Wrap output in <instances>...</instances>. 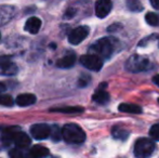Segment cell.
<instances>
[{
  "label": "cell",
  "mask_w": 159,
  "mask_h": 158,
  "mask_svg": "<svg viewBox=\"0 0 159 158\" xmlns=\"http://www.w3.org/2000/svg\"><path fill=\"white\" fill-rule=\"evenodd\" d=\"M14 104L12 97L9 94H0V105L3 106H12Z\"/></svg>",
  "instance_id": "22"
},
{
  "label": "cell",
  "mask_w": 159,
  "mask_h": 158,
  "mask_svg": "<svg viewBox=\"0 0 159 158\" xmlns=\"http://www.w3.org/2000/svg\"><path fill=\"white\" fill-rule=\"evenodd\" d=\"M19 131V128L16 127H11V128H6L2 131V137L1 141L3 142L4 145H9L11 142H13V138H14L15 133Z\"/></svg>",
  "instance_id": "15"
},
{
  "label": "cell",
  "mask_w": 159,
  "mask_h": 158,
  "mask_svg": "<svg viewBox=\"0 0 159 158\" xmlns=\"http://www.w3.org/2000/svg\"><path fill=\"white\" fill-rule=\"evenodd\" d=\"M122 26H121V24H118V23H115V24H113V25H111L108 28H107V30L108 32H111V33H113V32H116V30H118L119 28H121Z\"/></svg>",
  "instance_id": "26"
},
{
  "label": "cell",
  "mask_w": 159,
  "mask_h": 158,
  "mask_svg": "<svg viewBox=\"0 0 159 158\" xmlns=\"http://www.w3.org/2000/svg\"><path fill=\"white\" fill-rule=\"evenodd\" d=\"M114 41L115 40L108 38V37L101 38L93 46H91V51H93V54L98 55V57H103V59L107 60L111 56L114 52V48H115Z\"/></svg>",
  "instance_id": "2"
},
{
  "label": "cell",
  "mask_w": 159,
  "mask_h": 158,
  "mask_svg": "<svg viewBox=\"0 0 159 158\" xmlns=\"http://www.w3.org/2000/svg\"><path fill=\"white\" fill-rule=\"evenodd\" d=\"M41 27V21L36 16H32L27 20L25 24V30L30 34H37Z\"/></svg>",
  "instance_id": "13"
},
{
  "label": "cell",
  "mask_w": 159,
  "mask_h": 158,
  "mask_svg": "<svg viewBox=\"0 0 159 158\" xmlns=\"http://www.w3.org/2000/svg\"><path fill=\"white\" fill-rule=\"evenodd\" d=\"M89 32H90V29H89L88 26L84 25V26H79V27H76L68 35V41L71 44H79L80 42H82L88 37Z\"/></svg>",
  "instance_id": "6"
},
{
  "label": "cell",
  "mask_w": 159,
  "mask_h": 158,
  "mask_svg": "<svg viewBox=\"0 0 159 158\" xmlns=\"http://www.w3.org/2000/svg\"><path fill=\"white\" fill-rule=\"evenodd\" d=\"M126 68L131 73L146 72L152 68V63L147 57L142 55H131L126 62Z\"/></svg>",
  "instance_id": "3"
},
{
  "label": "cell",
  "mask_w": 159,
  "mask_h": 158,
  "mask_svg": "<svg viewBox=\"0 0 159 158\" xmlns=\"http://www.w3.org/2000/svg\"><path fill=\"white\" fill-rule=\"evenodd\" d=\"M36 100L37 97H35L32 93H23V94L17 95L16 97V104L22 107H25V106H30L36 103Z\"/></svg>",
  "instance_id": "10"
},
{
  "label": "cell",
  "mask_w": 159,
  "mask_h": 158,
  "mask_svg": "<svg viewBox=\"0 0 159 158\" xmlns=\"http://www.w3.org/2000/svg\"><path fill=\"white\" fill-rule=\"evenodd\" d=\"M126 4L131 12H141L144 9L140 0H126Z\"/></svg>",
  "instance_id": "20"
},
{
  "label": "cell",
  "mask_w": 159,
  "mask_h": 158,
  "mask_svg": "<svg viewBox=\"0 0 159 158\" xmlns=\"http://www.w3.org/2000/svg\"><path fill=\"white\" fill-rule=\"evenodd\" d=\"M80 63L88 68L89 70H93V72H98L102 68L103 62L101 57H98L95 54H84L80 57Z\"/></svg>",
  "instance_id": "5"
},
{
  "label": "cell",
  "mask_w": 159,
  "mask_h": 158,
  "mask_svg": "<svg viewBox=\"0 0 159 158\" xmlns=\"http://www.w3.org/2000/svg\"><path fill=\"white\" fill-rule=\"evenodd\" d=\"M75 13H76V11L74 10V9H69L66 14H65V17H73L74 15H75Z\"/></svg>",
  "instance_id": "28"
},
{
  "label": "cell",
  "mask_w": 159,
  "mask_h": 158,
  "mask_svg": "<svg viewBox=\"0 0 159 158\" xmlns=\"http://www.w3.org/2000/svg\"><path fill=\"white\" fill-rule=\"evenodd\" d=\"M149 2H151L153 8H155L156 10H159V0H149Z\"/></svg>",
  "instance_id": "27"
},
{
  "label": "cell",
  "mask_w": 159,
  "mask_h": 158,
  "mask_svg": "<svg viewBox=\"0 0 159 158\" xmlns=\"http://www.w3.org/2000/svg\"><path fill=\"white\" fill-rule=\"evenodd\" d=\"M111 134H113V137L115 138V139L117 140H121V141H125L126 139H128V137H129V132L126 130V129L121 128V127H114L113 129H111Z\"/></svg>",
  "instance_id": "19"
},
{
  "label": "cell",
  "mask_w": 159,
  "mask_h": 158,
  "mask_svg": "<svg viewBox=\"0 0 159 158\" xmlns=\"http://www.w3.org/2000/svg\"><path fill=\"white\" fill-rule=\"evenodd\" d=\"M75 62H76V55L75 53L71 52L66 54L62 59L57 60V66L60 68H70L75 65Z\"/></svg>",
  "instance_id": "12"
},
{
  "label": "cell",
  "mask_w": 159,
  "mask_h": 158,
  "mask_svg": "<svg viewBox=\"0 0 159 158\" xmlns=\"http://www.w3.org/2000/svg\"><path fill=\"white\" fill-rule=\"evenodd\" d=\"M113 8V2L111 0H98L95 2V14L100 19H104L109 14Z\"/></svg>",
  "instance_id": "9"
},
{
  "label": "cell",
  "mask_w": 159,
  "mask_h": 158,
  "mask_svg": "<svg viewBox=\"0 0 159 158\" xmlns=\"http://www.w3.org/2000/svg\"><path fill=\"white\" fill-rule=\"evenodd\" d=\"M50 112L53 113H63V114H79L84 112V108L79 106H66V107H59V108H52Z\"/></svg>",
  "instance_id": "18"
},
{
  "label": "cell",
  "mask_w": 159,
  "mask_h": 158,
  "mask_svg": "<svg viewBox=\"0 0 159 158\" xmlns=\"http://www.w3.org/2000/svg\"><path fill=\"white\" fill-rule=\"evenodd\" d=\"M153 82L156 84V86H158V87H159V74L153 77Z\"/></svg>",
  "instance_id": "29"
},
{
  "label": "cell",
  "mask_w": 159,
  "mask_h": 158,
  "mask_svg": "<svg viewBox=\"0 0 159 158\" xmlns=\"http://www.w3.org/2000/svg\"><path fill=\"white\" fill-rule=\"evenodd\" d=\"M10 158H24V155L22 153V151H20V148H13L9 153Z\"/></svg>",
  "instance_id": "24"
},
{
  "label": "cell",
  "mask_w": 159,
  "mask_h": 158,
  "mask_svg": "<svg viewBox=\"0 0 159 158\" xmlns=\"http://www.w3.org/2000/svg\"><path fill=\"white\" fill-rule=\"evenodd\" d=\"M89 80H90V77H89V76H82L81 78L79 79L78 84H79L80 87H86L87 84H89Z\"/></svg>",
  "instance_id": "25"
},
{
  "label": "cell",
  "mask_w": 159,
  "mask_h": 158,
  "mask_svg": "<svg viewBox=\"0 0 159 158\" xmlns=\"http://www.w3.org/2000/svg\"><path fill=\"white\" fill-rule=\"evenodd\" d=\"M49 155V150L41 145H36L30 148L27 158H44Z\"/></svg>",
  "instance_id": "14"
},
{
  "label": "cell",
  "mask_w": 159,
  "mask_h": 158,
  "mask_svg": "<svg viewBox=\"0 0 159 158\" xmlns=\"http://www.w3.org/2000/svg\"><path fill=\"white\" fill-rule=\"evenodd\" d=\"M118 110L122 113H129V114H141L142 113V108L139 105L135 104H130V103H122L118 106Z\"/></svg>",
  "instance_id": "16"
},
{
  "label": "cell",
  "mask_w": 159,
  "mask_h": 158,
  "mask_svg": "<svg viewBox=\"0 0 159 158\" xmlns=\"http://www.w3.org/2000/svg\"><path fill=\"white\" fill-rule=\"evenodd\" d=\"M62 138L69 144H81L86 140L84 131L76 124H67L61 131Z\"/></svg>",
  "instance_id": "1"
},
{
  "label": "cell",
  "mask_w": 159,
  "mask_h": 158,
  "mask_svg": "<svg viewBox=\"0 0 159 158\" xmlns=\"http://www.w3.org/2000/svg\"><path fill=\"white\" fill-rule=\"evenodd\" d=\"M149 135H151L153 141H159V124H154L149 129Z\"/></svg>",
  "instance_id": "23"
},
{
  "label": "cell",
  "mask_w": 159,
  "mask_h": 158,
  "mask_svg": "<svg viewBox=\"0 0 159 158\" xmlns=\"http://www.w3.org/2000/svg\"><path fill=\"white\" fill-rule=\"evenodd\" d=\"M13 142L19 148H26L30 144V139L26 133L17 131L13 138Z\"/></svg>",
  "instance_id": "11"
},
{
  "label": "cell",
  "mask_w": 159,
  "mask_h": 158,
  "mask_svg": "<svg viewBox=\"0 0 159 158\" xmlns=\"http://www.w3.org/2000/svg\"><path fill=\"white\" fill-rule=\"evenodd\" d=\"M30 133L36 140H44L50 135L51 128L46 124H35L30 127Z\"/></svg>",
  "instance_id": "8"
},
{
  "label": "cell",
  "mask_w": 159,
  "mask_h": 158,
  "mask_svg": "<svg viewBox=\"0 0 159 158\" xmlns=\"http://www.w3.org/2000/svg\"><path fill=\"white\" fill-rule=\"evenodd\" d=\"M155 150V142L151 139L142 138L134 144V156L136 158H148Z\"/></svg>",
  "instance_id": "4"
},
{
  "label": "cell",
  "mask_w": 159,
  "mask_h": 158,
  "mask_svg": "<svg viewBox=\"0 0 159 158\" xmlns=\"http://www.w3.org/2000/svg\"><path fill=\"white\" fill-rule=\"evenodd\" d=\"M92 100L98 104H106L109 101V94L100 86V89H98V91L93 94Z\"/></svg>",
  "instance_id": "17"
},
{
  "label": "cell",
  "mask_w": 159,
  "mask_h": 158,
  "mask_svg": "<svg viewBox=\"0 0 159 158\" xmlns=\"http://www.w3.org/2000/svg\"><path fill=\"white\" fill-rule=\"evenodd\" d=\"M4 90H6V86H4L3 84H1V82H0V94H1V92H3Z\"/></svg>",
  "instance_id": "30"
},
{
  "label": "cell",
  "mask_w": 159,
  "mask_h": 158,
  "mask_svg": "<svg viewBox=\"0 0 159 158\" xmlns=\"http://www.w3.org/2000/svg\"><path fill=\"white\" fill-rule=\"evenodd\" d=\"M17 72V66L8 56H0V75L12 76Z\"/></svg>",
  "instance_id": "7"
},
{
  "label": "cell",
  "mask_w": 159,
  "mask_h": 158,
  "mask_svg": "<svg viewBox=\"0 0 159 158\" xmlns=\"http://www.w3.org/2000/svg\"><path fill=\"white\" fill-rule=\"evenodd\" d=\"M158 102H159V99H158Z\"/></svg>",
  "instance_id": "31"
},
{
  "label": "cell",
  "mask_w": 159,
  "mask_h": 158,
  "mask_svg": "<svg viewBox=\"0 0 159 158\" xmlns=\"http://www.w3.org/2000/svg\"><path fill=\"white\" fill-rule=\"evenodd\" d=\"M145 21L148 25L151 26H157L159 25V16L156 13L153 12H148L145 15Z\"/></svg>",
  "instance_id": "21"
}]
</instances>
